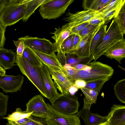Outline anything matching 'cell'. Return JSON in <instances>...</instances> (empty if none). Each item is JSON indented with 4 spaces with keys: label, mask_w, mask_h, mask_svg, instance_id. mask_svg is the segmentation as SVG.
I'll use <instances>...</instances> for the list:
<instances>
[{
    "label": "cell",
    "mask_w": 125,
    "mask_h": 125,
    "mask_svg": "<svg viewBox=\"0 0 125 125\" xmlns=\"http://www.w3.org/2000/svg\"><path fill=\"white\" fill-rule=\"evenodd\" d=\"M98 30L81 39L75 49L69 53H75L81 58L88 57L91 56L90 52L91 42Z\"/></svg>",
    "instance_id": "17"
},
{
    "label": "cell",
    "mask_w": 125,
    "mask_h": 125,
    "mask_svg": "<svg viewBox=\"0 0 125 125\" xmlns=\"http://www.w3.org/2000/svg\"><path fill=\"white\" fill-rule=\"evenodd\" d=\"M9 97L0 92V116L5 115L7 113Z\"/></svg>",
    "instance_id": "34"
},
{
    "label": "cell",
    "mask_w": 125,
    "mask_h": 125,
    "mask_svg": "<svg viewBox=\"0 0 125 125\" xmlns=\"http://www.w3.org/2000/svg\"><path fill=\"white\" fill-rule=\"evenodd\" d=\"M125 3V0H112L109 3L100 9L98 11L103 14L110 10L122 5Z\"/></svg>",
    "instance_id": "30"
},
{
    "label": "cell",
    "mask_w": 125,
    "mask_h": 125,
    "mask_svg": "<svg viewBox=\"0 0 125 125\" xmlns=\"http://www.w3.org/2000/svg\"><path fill=\"white\" fill-rule=\"evenodd\" d=\"M18 39L23 42L25 48L28 47L48 54H55L53 44L45 38H39L27 35L20 38Z\"/></svg>",
    "instance_id": "8"
},
{
    "label": "cell",
    "mask_w": 125,
    "mask_h": 125,
    "mask_svg": "<svg viewBox=\"0 0 125 125\" xmlns=\"http://www.w3.org/2000/svg\"><path fill=\"white\" fill-rule=\"evenodd\" d=\"M25 0H9L0 15V23L5 29L23 18Z\"/></svg>",
    "instance_id": "2"
},
{
    "label": "cell",
    "mask_w": 125,
    "mask_h": 125,
    "mask_svg": "<svg viewBox=\"0 0 125 125\" xmlns=\"http://www.w3.org/2000/svg\"><path fill=\"white\" fill-rule=\"evenodd\" d=\"M32 50L42 62L48 65L58 68L61 69L62 68L59 62L56 54L49 55Z\"/></svg>",
    "instance_id": "22"
},
{
    "label": "cell",
    "mask_w": 125,
    "mask_h": 125,
    "mask_svg": "<svg viewBox=\"0 0 125 125\" xmlns=\"http://www.w3.org/2000/svg\"><path fill=\"white\" fill-rule=\"evenodd\" d=\"M78 89L74 84L69 89V93L73 95L78 90Z\"/></svg>",
    "instance_id": "46"
},
{
    "label": "cell",
    "mask_w": 125,
    "mask_h": 125,
    "mask_svg": "<svg viewBox=\"0 0 125 125\" xmlns=\"http://www.w3.org/2000/svg\"><path fill=\"white\" fill-rule=\"evenodd\" d=\"M107 57L114 58L120 64L125 57V40L123 38L108 49L104 54Z\"/></svg>",
    "instance_id": "19"
},
{
    "label": "cell",
    "mask_w": 125,
    "mask_h": 125,
    "mask_svg": "<svg viewBox=\"0 0 125 125\" xmlns=\"http://www.w3.org/2000/svg\"><path fill=\"white\" fill-rule=\"evenodd\" d=\"M6 29L0 23V48L4 47L6 40L5 32Z\"/></svg>",
    "instance_id": "41"
},
{
    "label": "cell",
    "mask_w": 125,
    "mask_h": 125,
    "mask_svg": "<svg viewBox=\"0 0 125 125\" xmlns=\"http://www.w3.org/2000/svg\"><path fill=\"white\" fill-rule=\"evenodd\" d=\"M22 56L31 64L34 66L41 67L42 63L40 59L31 49L25 48Z\"/></svg>",
    "instance_id": "25"
},
{
    "label": "cell",
    "mask_w": 125,
    "mask_h": 125,
    "mask_svg": "<svg viewBox=\"0 0 125 125\" xmlns=\"http://www.w3.org/2000/svg\"><path fill=\"white\" fill-rule=\"evenodd\" d=\"M13 41L16 47L17 55L21 57L22 56L25 48L23 42L19 39L17 41L13 40Z\"/></svg>",
    "instance_id": "38"
},
{
    "label": "cell",
    "mask_w": 125,
    "mask_h": 125,
    "mask_svg": "<svg viewBox=\"0 0 125 125\" xmlns=\"http://www.w3.org/2000/svg\"><path fill=\"white\" fill-rule=\"evenodd\" d=\"M47 65L49 68L52 78L53 80L57 89L61 94L69 93V89L74 84L70 81L61 69Z\"/></svg>",
    "instance_id": "14"
},
{
    "label": "cell",
    "mask_w": 125,
    "mask_h": 125,
    "mask_svg": "<svg viewBox=\"0 0 125 125\" xmlns=\"http://www.w3.org/2000/svg\"><path fill=\"white\" fill-rule=\"evenodd\" d=\"M97 125H109L107 122L106 121L105 122L101 123Z\"/></svg>",
    "instance_id": "49"
},
{
    "label": "cell",
    "mask_w": 125,
    "mask_h": 125,
    "mask_svg": "<svg viewBox=\"0 0 125 125\" xmlns=\"http://www.w3.org/2000/svg\"><path fill=\"white\" fill-rule=\"evenodd\" d=\"M61 69L70 80L74 75L75 71V69L72 67L67 68L62 67Z\"/></svg>",
    "instance_id": "40"
},
{
    "label": "cell",
    "mask_w": 125,
    "mask_h": 125,
    "mask_svg": "<svg viewBox=\"0 0 125 125\" xmlns=\"http://www.w3.org/2000/svg\"><path fill=\"white\" fill-rule=\"evenodd\" d=\"M6 71L5 70H2L0 69V74L4 75L5 74Z\"/></svg>",
    "instance_id": "48"
},
{
    "label": "cell",
    "mask_w": 125,
    "mask_h": 125,
    "mask_svg": "<svg viewBox=\"0 0 125 125\" xmlns=\"http://www.w3.org/2000/svg\"><path fill=\"white\" fill-rule=\"evenodd\" d=\"M87 65L90 67L88 69H75L74 74L70 80L73 84L78 79L83 80L87 83L99 80L110 79L113 74L114 70L112 67L99 62L94 61Z\"/></svg>",
    "instance_id": "1"
},
{
    "label": "cell",
    "mask_w": 125,
    "mask_h": 125,
    "mask_svg": "<svg viewBox=\"0 0 125 125\" xmlns=\"http://www.w3.org/2000/svg\"><path fill=\"white\" fill-rule=\"evenodd\" d=\"M113 19L118 23L124 35L125 34V3L122 6L118 13Z\"/></svg>",
    "instance_id": "28"
},
{
    "label": "cell",
    "mask_w": 125,
    "mask_h": 125,
    "mask_svg": "<svg viewBox=\"0 0 125 125\" xmlns=\"http://www.w3.org/2000/svg\"><path fill=\"white\" fill-rule=\"evenodd\" d=\"M89 24L88 22H85L71 28L72 35H77L79 32Z\"/></svg>",
    "instance_id": "39"
},
{
    "label": "cell",
    "mask_w": 125,
    "mask_h": 125,
    "mask_svg": "<svg viewBox=\"0 0 125 125\" xmlns=\"http://www.w3.org/2000/svg\"><path fill=\"white\" fill-rule=\"evenodd\" d=\"M118 67H119L120 68L124 70V71H125V69L124 68H122V67H121L119 65H118Z\"/></svg>",
    "instance_id": "50"
},
{
    "label": "cell",
    "mask_w": 125,
    "mask_h": 125,
    "mask_svg": "<svg viewBox=\"0 0 125 125\" xmlns=\"http://www.w3.org/2000/svg\"><path fill=\"white\" fill-rule=\"evenodd\" d=\"M81 40L80 37L78 35H75L73 39V46L71 50L69 53L73 51L75 48L76 46Z\"/></svg>",
    "instance_id": "44"
},
{
    "label": "cell",
    "mask_w": 125,
    "mask_h": 125,
    "mask_svg": "<svg viewBox=\"0 0 125 125\" xmlns=\"http://www.w3.org/2000/svg\"><path fill=\"white\" fill-rule=\"evenodd\" d=\"M51 33L54 35L52 37L55 41L53 44L55 52H57L60 51L61 45L64 41L72 35L71 28L68 23L61 27L55 28L54 32Z\"/></svg>",
    "instance_id": "18"
},
{
    "label": "cell",
    "mask_w": 125,
    "mask_h": 125,
    "mask_svg": "<svg viewBox=\"0 0 125 125\" xmlns=\"http://www.w3.org/2000/svg\"><path fill=\"white\" fill-rule=\"evenodd\" d=\"M83 106L76 115L81 117L85 125H97L106 121V116H102L97 114H93L90 111L93 104L85 97L83 99Z\"/></svg>",
    "instance_id": "10"
},
{
    "label": "cell",
    "mask_w": 125,
    "mask_h": 125,
    "mask_svg": "<svg viewBox=\"0 0 125 125\" xmlns=\"http://www.w3.org/2000/svg\"><path fill=\"white\" fill-rule=\"evenodd\" d=\"M115 94L119 100L125 103V79L118 81L114 85Z\"/></svg>",
    "instance_id": "26"
},
{
    "label": "cell",
    "mask_w": 125,
    "mask_h": 125,
    "mask_svg": "<svg viewBox=\"0 0 125 125\" xmlns=\"http://www.w3.org/2000/svg\"><path fill=\"white\" fill-rule=\"evenodd\" d=\"M57 59L62 67L70 66L73 67L78 64H87L94 58L92 56L84 58H81L76 54L71 53H64L60 51L57 52Z\"/></svg>",
    "instance_id": "15"
},
{
    "label": "cell",
    "mask_w": 125,
    "mask_h": 125,
    "mask_svg": "<svg viewBox=\"0 0 125 125\" xmlns=\"http://www.w3.org/2000/svg\"><path fill=\"white\" fill-rule=\"evenodd\" d=\"M74 0H48L40 6L39 11L43 19L58 18L63 14Z\"/></svg>",
    "instance_id": "6"
},
{
    "label": "cell",
    "mask_w": 125,
    "mask_h": 125,
    "mask_svg": "<svg viewBox=\"0 0 125 125\" xmlns=\"http://www.w3.org/2000/svg\"><path fill=\"white\" fill-rule=\"evenodd\" d=\"M8 123L6 124L7 125H17L13 123L11 121L7 120Z\"/></svg>",
    "instance_id": "47"
},
{
    "label": "cell",
    "mask_w": 125,
    "mask_h": 125,
    "mask_svg": "<svg viewBox=\"0 0 125 125\" xmlns=\"http://www.w3.org/2000/svg\"><path fill=\"white\" fill-rule=\"evenodd\" d=\"M51 103L52 106L57 111L68 115H75L80 105L78 97L69 93L60 94Z\"/></svg>",
    "instance_id": "5"
},
{
    "label": "cell",
    "mask_w": 125,
    "mask_h": 125,
    "mask_svg": "<svg viewBox=\"0 0 125 125\" xmlns=\"http://www.w3.org/2000/svg\"><path fill=\"white\" fill-rule=\"evenodd\" d=\"M72 68L76 70H81L88 69L90 68V67L87 64H78Z\"/></svg>",
    "instance_id": "43"
},
{
    "label": "cell",
    "mask_w": 125,
    "mask_h": 125,
    "mask_svg": "<svg viewBox=\"0 0 125 125\" xmlns=\"http://www.w3.org/2000/svg\"><path fill=\"white\" fill-rule=\"evenodd\" d=\"M25 111L32 112V116L42 118L45 120L50 117L51 110L41 95H36L31 99L27 103Z\"/></svg>",
    "instance_id": "7"
},
{
    "label": "cell",
    "mask_w": 125,
    "mask_h": 125,
    "mask_svg": "<svg viewBox=\"0 0 125 125\" xmlns=\"http://www.w3.org/2000/svg\"><path fill=\"white\" fill-rule=\"evenodd\" d=\"M48 0H25L26 6L24 16L22 19L26 21L36 10Z\"/></svg>",
    "instance_id": "23"
},
{
    "label": "cell",
    "mask_w": 125,
    "mask_h": 125,
    "mask_svg": "<svg viewBox=\"0 0 125 125\" xmlns=\"http://www.w3.org/2000/svg\"><path fill=\"white\" fill-rule=\"evenodd\" d=\"M109 79L99 80L86 83L85 88L97 92L99 94L104 83L109 80Z\"/></svg>",
    "instance_id": "29"
},
{
    "label": "cell",
    "mask_w": 125,
    "mask_h": 125,
    "mask_svg": "<svg viewBox=\"0 0 125 125\" xmlns=\"http://www.w3.org/2000/svg\"><path fill=\"white\" fill-rule=\"evenodd\" d=\"M106 20L102 13L93 18L89 21V24L96 25H101L104 24Z\"/></svg>",
    "instance_id": "36"
},
{
    "label": "cell",
    "mask_w": 125,
    "mask_h": 125,
    "mask_svg": "<svg viewBox=\"0 0 125 125\" xmlns=\"http://www.w3.org/2000/svg\"><path fill=\"white\" fill-rule=\"evenodd\" d=\"M16 52L10 49L0 48V65L5 70L12 68L16 63Z\"/></svg>",
    "instance_id": "20"
},
{
    "label": "cell",
    "mask_w": 125,
    "mask_h": 125,
    "mask_svg": "<svg viewBox=\"0 0 125 125\" xmlns=\"http://www.w3.org/2000/svg\"><path fill=\"white\" fill-rule=\"evenodd\" d=\"M74 84L78 89H80L85 87L86 83L85 81L83 80L78 79L75 81Z\"/></svg>",
    "instance_id": "42"
},
{
    "label": "cell",
    "mask_w": 125,
    "mask_h": 125,
    "mask_svg": "<svg viewBox=\"0 0 125 125\" xmlns=\"http://www.w3.org/2000/svg\"><path fill=\"white\" fill-rule=\"evenodd\" d=\"M75 35H70L64 41L61 45L60 51L65 53L69 52L71 50Z\"/></svg>",
    "instance_id": "31"
},
{
    "label": "cell",
    "mask_w": 125,
    "mask_h": 125,
    "mask_svg": "<svg viewBox=\"0 0 125 125\" xmlns=\"http://www.w3.org/2000/svg\"><path fill=\"white\" fill-rule=\"evenodd\" d=\"M24 80L23 76L20 74L15 76L0 74V88L6 93L17 92L22 86Z\"/></svg>",
    "instance_id": "11"
},
{
    "label": "cell",
    "mask_w": 125,
    "mask_h": 125,
    "mask_svg": "<svg viewBox=\"0 0 125 125\" xmlns=\"http://www.w3.org/2000/svg\"><path fill=\"white\" fill-rule=\"evenodd\" d=\"M9 0H0V15Z\"/></svg>",
    "instance_id": "45"
},
{
    "label": "cell",
    "mask_w": 125,
    "mask_h": 125,
    "mask_svg": "<svg viewBox=\"0 0 125 125\" xmlns=\"http://www.w3.org/2000/svg\"><path fill=\"white\" fill-rule=\"evenodd\" d=\"M101 13L98 11L84 10L74 13L68 12L64 20L67 22L71 28L85 22H88L94 17Z\"/></svg>",
    "instance_id": "12"
},
{
    "label": "cell",
    "mask_w": 125,
    "mask_h": 125,
    "mask_svg": "<svg viewBox=\"0 0 125 125\" xmlns=\"http://www.w3.org/2000/svg\"><path fill=\"white\" fill-rule=\"evenodd\" d=\"M28 119L26 122L20 124H15L11 121L17 125H47L45 120L42 118L31 115Z\"/></svg>",
    "instance_id": "35"
},
{
    "label": "cell",
    "mask_w": 125,
    "mask_h": 125,
    "mask_svg": "<svg viewBox=\"0 0 125 125\" xmlns=\"http://www.w3.org/2000/svg\"><path fill=\"white\" fill-rule=\"evenodd\" d=\"M0 69L2 70H5L4 68H2L0 65Z\"/></svg>",
    "instance_id": "51"
},
{
    "label": "cell",
    "mask_w": 125,
    "mask_h": 125,
    "mask_svg": "<svg viewBox=\"0 0 125 125\" xmlns=\"http://www.w3.org/2000/svg\"><path fill=\"white\" fill-rule=\"evenodd\" d=\"M123 5L110 10L103 14H102L106 21L110 20L114 18L118 13Z\"/></svg>",
    "instance_id": "37"
},
{
    "label": "cell",
    "mask_w": 125,
    "mask_h": 125,
    "mask_svg": "<svg viewBox=\"0 0 125 125\" xmlns=\"http://www.w3.org/2000/svg\"><path fill=\"white\" fill-rule=\"evenodd\" d=\"M80 89L87 100L92 104L96 103L97 96L99 95L97 92L85 87Z\"/></svg>",
    "instance_id": "33"
},
{
    "label": "cell",
    "mask_w": 125,
    "mask_h": 125,
    "mask_svg": "<svg viewBox=\"0 0 125 125\" xmlns=\"http://www.w3.org/2000/svg\"><path fill=\"white\" fill-rule=\"evenodd\" d=\"M32 112L28 113L25 111H22L20 108H17L16 110L8 116L3 117V118L14 122L17 121L21 119L28 118L31 116Z\"/></svg>",
    "instance_id": "27"
},
{
    "label": "cell",
    "mask_w": 125,
    "mask_h": 125,
    "mask_svg": "<svg viewBox=\"0 0 125 125\" xmlns=\"http://www.w3.org/2000/svg\"><path fill=\"white\" fill-rule=\"evenodd\" d=\"M16 62L21 72L36 87L41 94L46 98L45 88L41 71V67L33 65L23 56L16 54Z\"/></svg>",
    "instance_id": "3"
},
{
    "label": "cell",
    "mask_w": 125,
    "mask_h": 125,
    "mask_svg": "<svg viewBox=\"0 0 125 125\" xmlns=\"http://www.w3.org/2000/svg\"><path fill=\"white\" fill-rule=\"evenodd\" d=\"M124 35L119 25L113 19L106 31L102 42L91 55L95 61L109 48L123 38Z\"/></svg>",
    "instance_id": "4"
},
{
    "label": "cell",
    "mask_w": 125,
    "mask_h": 125,
    "mask_svg": "<svg viewBox=\"0 0 125 125\" xmlns=\"http://www.w3.org/2000/svg\"><path fill=\"white\" fill-rule=\"evenodd\" d=\"M109 125H125V106L114 104L106 116Z\"/></svg>",
    "instance_id": "16"
},
{
    "label": "cell",
    "mask_w": 125,
    "mask_h": 125,
    "mask_svg": "<svg viewBox=\"0 0 125 125\" xmlns=\"http://www.w3.org/2000/svg\"><path fill=\"white\" fill-rule=\"evenodd\" d=\"M102 25H96L89 23L79 32L77 35L80 37L81 40L98 30Z\"/></svg>",
    "instance_id": "32"
},
{
    "label": "cell",
    "mask_w": 125,
    "mask_h": 125,
    "mask_svg": "<svg viewBox=\"0 0 125 125\" xmlns=\"http://www.w3.org/2000/svg\"><path fill=\"white\" fill-rule=\"evenodd\" d=\"M107 25H101L97 31L92 40L90 52L91 55L101 44L106 31Z\"/></svg>",
    "instance_id": "21"
},
{
    "label": "cell",
    "mask_w": 125,
    "mask_h": 125,
    "mask_svg": "<svg viewBox=\"0 0 125 125\" xmlns=\"http://www.w3.org/2000/svg\"><path fill=\"white\" fill-rule=\"evenodd\" d=\"M112 0H84L82 7L84 10L98 11Z\"/></svg>",
    "instance_id": "24"
},
{
    "label": "cell",
    "mask_w": 125,
    "mask_h": 125,
    "mask_svg": "<svg viewBox=\"0 0 125 125\" xmlns=\"http://www.w3.org/2000/svg\"><path fill=\"white\" fill-rule=\"evenodd\" d=\"M41 71L45 88L46 98L51 102L58 96L60 93H58L57 87L51 77L50 69L48 66L42 62Z\"/></svg>",
    "instance_id": "13"
},
{
    "label": "cell",
    "mask_w": 125,
    "mask_h": 125,
    "mask_svg": "<svg viewBox=\"0 0 125 125\" xmlns=\"http://www.w3.org/2000/svg\"><path fill=\"white\" fill-rule=\"evenodd\" d=\"M51 115L45 120L47 125H81L79 117L76 115H68L60 113L56 110L48 103Z\"/></svg>",
    "instance_id": "9"
}]
</instances>
